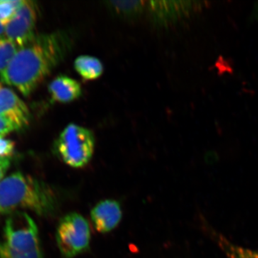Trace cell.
I'll list each match as a JSON object with an SVG mask.
<instances>
[{
	"instance_id": "cell-20",
	"label": "cell",
	"mask_w": 258,
	"mask_h": 258,
	"mask_svg": "<svg viewBox=\"0 0 258 258\" xmlns=\"http://www.w3.org/2000/svg\"><path fill=\"white\" fill-rule=\"evenodd\" d=\"M249 19L252 21H258V2L254 3L253 9L252 10V13H251Z\"/></svg>"
},
{
	"instance_id": "cell-3",
	"label": "cell",
	"mask_w": 258,
	"mask_h": 258,
	"mask_svg": "<svg viewBox=\"0 0 258 258\" xmlns=\"http://www.w3.org/2000/svg\"><path fill=\"white\" fill-rule=\"evenodd\" d=\"M94 149L93 132L75 123L68 125L56 142L59 157L71 167L81 168L87 165L92 159Z\"/></svg>"
},
{
	"instance_id": "cell-1",
	"label": "cell",
	"mask_w": 258,
	"mask_h": 258,
	"mask_svg": "<svg viewBox=\"0 0 258 258\" xmlns=\"http://www.w3.org/2000/svg\"><path fill=\"white\" fill-rule=\"evenodd\" d=\"M71 47V38L64 32L36 35L18 49L9 66L0 73L2 81L30 96L63 60Z\"/></svg>"
},
{
	"instance_id": "cell-8",
	"label": "cell",
	"mask_w": 258,
	"mask_h": 258,
	"mask_svg": "<svg viewBox=\"0 0 258 258\" xmlns=\"http://www.w3.org/2000/svg\"><path fill=\"white\" fill-rule=\"evenodd\" d=\"M0 115L10 120L18 128H26L30 123V111L28 106L14 91L0 87Z\"/></svg>"
},
{
	"instance_id": "cell-4",
	"label": "cell",
	"mask_w": 258,
	"mask_h": 258,
	"mask_svg": "<svg viewBox=\"0 0 258 258\" xmlns=\"http://www.w3.org/2000/svg\"><path fill=\"white\" fill-rule=\"evenodd\" d=\"M91 238L88 222L80 214L70 213L60 220L57 230V243L64 258H74L86 252Z\"/></svg>"
},
{
	"instance_id": "cell-15",
	"label": "cell",
	"mask_w": 258,
	"mask_h": 258,
	"mask_svg": "<svg viewBox=\"0 0 258 258\" xmlns=\"http://www.w3.org/2000/svg\"><path fill=\"white\" fill-rule=\"evenodd\" d=\"M22 3L21 0H0V22L5 25L9 23Z\"/></svg>"
},
{
	"instance_id": "cell-16",
	"label": "cell",
	"mask_w": 258,
	"mask_h": 258,
	"mask_svg": "<svg viewBox=\"0 0 258 258\" xmlns=\"http://www.w3.org/2000/svg\"><path fill=\"white\" fill-rule=\"evenodd\" d=\"M0 258H43L41 249L31 252H20L12 249L4 242H0Z\"/></svg>"
},
{
	"instance_id": "cell-18",
	"label": "cell",
	"mask_w": 258,
	"mask_h": 258,
	"mask_svg": "<svg viewBox=\"0 0 258 258\" xmlns=\"http://www.w3.org/2000/svg\"><path fill=\"white\" fill-rule=\"evenodd\" d=\"M14 131H18L16 126L8 118L0 115V138H3Z\"/></svg>"
},
{
	"instance_id": "cell-14",
	"label": "cell",
	"mask_w": 258,
	"mask_h": 258,
	"mask_svg": "<svg viewBox=\"0 0 258 258\" xmlns=\"http://www.w3.org/2000/svg\"><path fill=\"white\" fill-rule=\"evenodd\" d=\"M18 50V47L7 37L0 38V73L4 71Z\"/></svg>"
},
{
	"instance_id": "cell-22",
	"label": "cell",
	"mask_w": 258,
	"mask_h": 258,
	"mask_svg": "<svg viewBox=\"0 0 258 258\" xmlns=\"http://www.w3.org/2000/svg\"><path fill=\"white\" fill-rule=\"evenodd\" d=\"M0 87H1V86H0Z\"/></svg>"
},
{
	"instance_id": "cell-21",
	"label": "cell",
	"mask_w": 258,
	"mask_h": 258,
	"mask_svg": "<svg viewBox=\"0 0 258 258\" xmlns=\"http://www.w3.org/2000/svg\"><path fill=\"white\" fill-rule=\"evenodd\" d=\"M5 33V25L0 22V38L3 37V35Z\"/></svg>"
},
{
	"instance_id": "cell-2",
	"label": "cell",
	"mask_w": 258,
	"mask_h": 258,
	"mask_svg": "<svg viewBox=\"0 0 258 258\" xmlns=\"http://www.w3.org/2000/svg\"><path fill=\"white\" fill-rule=\"evenodd\" d=\"M57 207L54 191L35 178L17 171L0 182V215L28 210L48 216Z\"/></svg>"
},
{
	"instance_id": "cell-12",
	"label": "cell",
	"mask_w": 258,
	"mask_h": 258,
	"mask_svg": "<svg viewBox=\"0 0 258 258\" xmlns=\"http://www.w3.org/2000/svg\"><path fill=\"white\" fill-rule=\"evenodd\" d=\"M74 68L86 81H93L101 77L103 72V63L99 59L91 55H81L76 59Z\"/></svg>"
},
{
	"instance_id": "cell-6",
	"label": "cell",
	"mask_w": 258,
	"mask_h": 258,
	"mask_svg": "<svg viewBox=\"0 0 258 258\" xmlns=\"http://www.w3.org/2000/svg\"><path fill=\"white\" fill-rule=\"evenodd\" d=\"M37 18V6L35 3L23 0L14 17L5 25L7 38L14 42L18 49L23 47L36 36L35 28Z\"/></svg>"
},
{
	"instance_id": "cell-11",
	"label": "cell",
	"mask_w": 258,
	"mask_h": 258,
	"mask_svg": "<svg viewBox=\"0 0 258 258\" xmlns=\"http://www.w3.org/2000/svg\"><path fill=\"white\" fill-rule=\"evenodd\" d=\"M52 101L60 103H71L81 96L82 88L76 80L64 75L52 80L48 86Z\"/></svg>"
},
{
	"instance_id": "cell-17",
	"label": "cell",
	"mask_w": 258,
	"mask_h": 258,
	"mask_svg": "<svg viewBox=\"0 0 258 258\" xmlns=\"http://www.w3.org/2000/svg\"><path fill=\"white\" fill-rule=\"evenodd\" d=\"M15 146L13 141L0 138V158H10L14 152Z\"/></svg>"
},
{
	"instance_id": "cell-13",
	"label": "cell",
	"mask_w": 258,
	"mask_h": 258,
	"mask_svg": "<svg viewBox=\"0 0 258 258\" xmlns=\"http://www.w3.org/2000/svg\"><path fill=\"white\" fill-rule=\"evenodd\" d=\"M147 2L113 1L108 3L110 8L117 14L125 18H134L140 15L147 8Z\"/></svg>"
},
{
	"instance_id": "cell-9",
	"label": "cell",
	"mask_w": 258,
	"mask_h": 258,
	"mask_svg": "<svg viewBox=\"0 0 258 258\" xmlns=\"http://www.w3.org/2000/svg\"><path fill=\"white\" fill-rule=\"evenodd\" d=\"M91 217L97 231L108 233L114 230L121 220V207L116 200H102L91 210Z\"/></svg>"
},
{
	"instance_id": "cell-5",
	"label": "cell",
	"mask_w": 258,
	"mask_h": 258,
	"mask_svg": "<svg viewBox=\"0 0 258 258\" xmlns=\"http://www.w3.org/2000/svg\"><path fill=\"white\" fill-rule=\"evenodd\" d=\"M4 242L20 252L41 249L36 224L28 213L23 211L13 212L7 219Z\"/></svg>"
},
{
	"instance_id": "cell-7",
	"label": "cell",
	"mask_w": 258,
	"mask_h": 258,
	"mask_svg": "<svg viewBox=\"0 0 258 258\" xmlns=\"http://www.w3.org/2000/svg\"><path fill=\"white\" fill-rule=\"evenodd\" d=\"M204 7L196 1H152L147 4L152 16L159 23H171L187 18Z\"/></svg>"
},
{
	"instance_id": "cell-10",
	"label": "cell",
	"mask_w": 258,
	"mask_h": 258,
	"mask_svg": "<svg viewBox=\"0 0 258 258\" xmlns=\"http://www.w3.org/2000/svg\"><path fill=\"white\" fill-rule=\"evenodd\" d=\"M203 228L207 235L221 249L227 258H258V250L246 248L235 244L218 232L208 222H203Z\"/></svg>"
},
{
	"instance_id": "cell-19",
	"label": "cell",
	"mask_w": 258,
	"mask_h": 258,
	"mask_svg": "<svg viewBox=\"0 0 258 258\" xmlns=\"http://www.w3.org/2000/svg\"><path fill=\"white\" fill-rule=\"evenodd\" d=\"M10 158H0V182L5 179V175L9 169Z\"/></svg>"
}]
</instances>
